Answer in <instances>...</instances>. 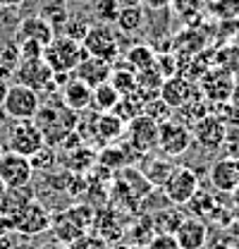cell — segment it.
<instances>
[{
  "label": "cell",
  "instance_id": "cell-3",
  "mask_svg": "<svg viewBox=\"0 0 239 249\" xmlns=\"http://www.w3.org/2000/svg\"><path fill=\"white\" fill-rule=\"evenodd\" d=\"M41 110V93L24 87V84H10L7 96H5V103H2V113L10 123H17V120H36Z\"/></svg>",
  "mask_w": 239,
  "mask_h": 249
},
{
  "label": "cell",
  "instance_id": "cell-29",
  "mask_svg": "<svg viewBox=\"0 0 239 249\" xmlns=\"http://www.w3.org/2000/svg\"><path fill=\"white\" fill-rule=\"evenodd\" d=\"M120 10L122 7H120L118 0H91V17H93V22L115 24Z\"/></svg>",
  "mask_w": 239,
  "mask_h": 249
},
{
  "label": "cell",
  "instance_id": "cell-16",
  "mask_svg": "<svg viewBox=\"0 0 239 249\" xmlns=\"http://www.w3.org/2000/svg\"><path fill=\"white\" fill-rule=\"evenodd\" d=\"M74 77H79L82 82H86L91 89L98 87V84H105L110 82V74H113V62L101 60V58H93V55H84L82 62L77 65V70L72 72Z\"/></svg>",
  "mask_w": 239,
  "mask_h": 249
},
{
  "label": "cell",
  "instance_id": "cell-26",
  "mask_svg": "<svg viewBox=\"0 0 239 249\" xmlns=\"http://www.w3.org/2000/svg\"><path fill=\"white\" fill-rule=\"evenodd\" d=\"M22 60V55H19V46H17V41L15 38H10V41H2L0 43V77H12L15 74V70H17V65Z\"/></svg>",
  "mask_w": 239,
  "mask_h": 249
},
{
  "label": "cell",
  "instance_id": "cell-14",
  "mask_svg": "<svg viewBox=\"0 0 239 249\" xmlns=\"http://www.w3.org/2000/svg\"><path fill=\"white\" fill-rule=\"evenodd\" d=\"M60 98L65 103V108L74 110V113H82L91 108V98H93V89H91L86 82H82L79 77H69L60 84Z\"/></svg>",
  "mask_w": 239,
  "mask_h": 249
},
{
  "label": "cell",
  "instance_id": "cell-9",
  "mask_svg": "<svg viewBox=\"0 0 239 249\" xmlns=\"http://www.w3.org/2000/svg\"><path fill=\"white\" fill-rule=\"evenodd\" d=\"M191 129L184 123L177 120H168V123L158 124V151L165 158H177L187 154V149L191 146Z\"/></svg>",
  "mask_w": 239,
  "mask_h": 249
},
{
  "label": "cell",
  "instance_id": "cell-17",
  "mask_svg": "<svg viewBox=\"0 0 239 249\" xmlns=\"http://www.w3.org/2000/svg\"><path fill=\"white\" fill-rule=\"evenodd\" d=\"M194 84L187 79V77H182V74H172V77H168L165 82H163V87H160V91L158 96L172 108V110H179L191 96H194Z\"/></svg>",
  "mask_w": 239,
  "mask_h": 249
},
{
  "label": "cell",
  "instance_id": "cell-12",
  "mask_svg": "<svg viewBox=\"0 0 239 249\" xmlns=\"http://www.w3.org/2000/svg\"><path fill=\"white\" fill-rule=\"evenodd\" d=\"M127 132H129V144L139 154H149L153 149H158V123H153L146 115H139V118L129 120Z\"/></svg>",
  "mask_w": 239,
  "mask_h": 249
},
{
  "label": "cell",
  "instance_id": "cell-45",
  "mask_svg": "<svg viewBox=\"0 0 239 249\" xmlns=\"http://www.w3.org/2000/svg\"><path fill=\"white\" fill-rule=\"evenodd\" d=\"M69 2H91V0H67V5H69Z\"/></svg>",
  "mask_w": 239,
  "mask_h": 249
},
{
  "label": "cell",
  "instance_id": "cell-13",
  "mask_svg": "<svg viewBox=\"0 0 239 249\" xmlns=\"http://www.w3.org/2000/svg\"><path fill=\"white\" fill-rule=\"evenodd\" d=\"M55 38V29L53 24L43 17V15H29L19 22V27L15 31V41H36L43 48Z\"/></svg>",
  "mask_w": 239,
  "mask_h": 249
},
{
  "label": "cell",
  "instance_id": "cell-22",
  "mask_svg": "<svg viewBox=\"0 0 239 249\" xmlns=\"http://www.w3.org/2000/svg\"><path fill=\"white\" fill-rule=\"evenodd\" d=\"M144 22H146V12L141 5H132V7H122L115 19V27L122 34H137V31L144 29Z\"/></svg>",
  "mask_w": 239,
  "mask_h": 249
},
{
  "label": "cell",
  "instance_id": "cell-39",
  "mask_svg": "<svg viewBox=\"0 0 239 249\" xmlns=\"http://www.w3.org/2000/svg\"><path fill=\"white\" fill-rule=\"evenodd\" d=\"M27 0H0V7H19L24 5Z\"/></svg>",
  "mask_w": 239,
  "mask_h": 249
},
{
  "label": "cell",
  "instance_id": "cell-5",
  "mask_svg": "<svg viewBox=\"0 0 239 249\" xmlns=\"http://www.w3.org/2000/svg\"><path fill=\"white\" fill-rule=\"evenodd\" d=\"M82 46L93 58L115 62V58L120 55V38H118V31H115V24L91 22L89 31H86V38L82 41Z\"/></svg>",
  "mask_w": 239,
  "mask_h": 249
},
{
  "label": "cell",
  "instance_id": "cell-18",
  "mask_svg": "<svg viewBox=\"0 0 239 249\" xmlns=\"http://www.w3.org/2000/svg\"><path fill=\"white\" fill-rule=\"evenodd\" d=\"M210 185L215 187L218 192H235L239 189V163L235 158L225 156L220 160L213 163L210 168Z\"/></svg>",
  "mask_w": 239,
  "mask_h": 249
},
{
  "label": "cell",
  "instance_id": "cell-21",
  "mask_svg": "<svg viewBox=\"0 0 239 249\" xmlns=\"http://www.w3.org/2000/svg\"><path fill=\"white\" fill-rule=\"evenodd\" d=\"M124 132H127V123L113 110L110 113H101L96 118V134H98V139L103 144H110V142L120 139Z\"/></svg>",
  "mask_w": 239,
  "mask_h": 249
},
{
  "label": "cell",
  "instance_id": "cell-31",
  "mask_svg": "<svg viewBox=\"0 0 239 249\" xmlns=\"http://www.w3.org/2000/svg\"><path fill=\"white\" fill-rule=\"evenodd\" d=\"M153 228L158 230V232H168V235H175V230H177V225L182 223V213H179L177 209L172 206V209H160V211H155L153 216Z\"/></svg>",
  "mask_w": 239,
  "mask_h": 249
},
{
  "label": "cell",
  "instance_id": "cell-24",
  "mask_svg": "<svg viewBox=\"0 0 239 249\" xmlns=\"http://www.w3.org/2000/svg\"><path fill=\"white\" fill-rule=\"evenodd\" d=\"M120 96L118 89L110 84V82H105V84H98V87H93V98H91V106L98 110V113H110V110H115V106L120 103Z\"/></svg>",
  "mask_w": 239,
  "mask_h": 249
},
{
  "label": "cell",
  "instance_id": "cell-44",
  "mask_svg": "<svg viewBox=\"0 0 239 249\" xmlns=\"http://www.w3.org/2000/svg\"><path fill=\"white\" fill-rule=\"evenodd\" d=\"M7 123V118H5V113H2V110H0V127H2V124Z\"/></svg>",
  "mask_w": 239,
  "mask_h": 249
},
{
  "label": "cell",
  "instance_id": "cell-19",
  "mask_svg": "<svg viewBox=\"0 0 239 249\" xmlns=\"http://www.w3.org/2000/svg\"><path fill=\"white\" fill-rule=\"evenodd\" d=\"M34 189L29 187H12L5 189V194L0 196V216H5L10 223H15V218L24 211V206L34 201Z\"/></svg>",
  "mask_w": 239,
  "mask_h": 249
},
{
  "label": "cell",
  "instance_id": "cell-6",
  "mask_svg": "<svg viewBox=\"0 0 239 249\" xmlns=\"http://www.w3.org/2000/svg\"><path fill=\"white\" fill-rule=\"evenodd\" d=\"M17 84H24L38 93H48V91H58V82H55V72L48 67V62L43 58H31V60H19L15 74Z\"/></svg>",
  "mask_w": 239,
  "mask_h": 249
},
{
  "label": "cell",
  "instance_id": "cell-27",
  "mask_svg": "<svg viewBox=\"0 0 239 249\" xmlns=\"http://www.w3.org/2000/svg\"><path fill=\"white\" fill-rule=\"evenodd\" d=\"M89 27H91V19L86 15H82V12H69L67 19H65V24H62V29H60V34H65L67 38L82 43V41L86 38Z\"/></svg>",
  "mask_w": 239,
  "mask_h": 249
},
{
  "label": "cell",
  "instance_id": "cell-30",
  "mask_svg": "<svg viewBox=\"0 0 239 249\" xmlns=\"http://www.w3.org/2000/svg\"><path fill=\"white\" fill-rule=\"evenodd\" d=\"M144 170H146V173H144L146 182H149L151 187H160L165 180H168V175H170L172 165L165 160V156H160V158H151Z\"/></svg>",
  "mask_w": 239,
  "mask_h": 249
},
{
  "label": "cell",
  "instance_id": "cell-7",
  "mask_svg": "<svg viewBox=\"0 0 239 249\" xmlns=\"http://www.w3.org/2000/svg\"><path fill=\"white\" fill-rule=\"evenodd\" d=\"M160 189L172 206H187L199 192V175L187 165H177L170 170L168 180L160 185Z\"/></svg>",
  "mask_w": 239,
  "mask_h": 249
},
{
  "label": "cell",
  "instance_id": "cell-35",
  "mask_svg": "<svg viewBox=\"0 0 239 249\" xmlns=\"http://www.w3.org/2000/svg\"><path fill=\"white\" fill-rule=\"evenodd\" d=\"M146 249H182L179 242L175 240V235H168V232H155L149 240Z\"/></svg>",
  "mask_w": 239,
  "mask_h": 249
},
{
  "label": "cell",
  "instance_id": "cell-10",
  "mask_svg": "<svg viewBox=\"0 0 239 249\" xmlns=\"http://www.w3.org/2000/svg\"><path fill=\"white\" fill-rule=\"evenodd\" d=\"M34 178V168H31L29 156L15 154L10 149H5L0 154V180L7 189L12 187H29Z\"/></svg>",
  "mask_w": 239,
  "mask_h": 249
},
{
  "label": "cell",
  "instance_id": "cell-36",
  "mask_svg": "<svg viewBox=\"0 0 239 249\" xmlns=\"http://www.w3.org/2000/svg\"><path fill=\"white\" fill-rule=\"evenodd\" d=\"M170 2L172 0H141V7H146V10H165V7H170Z\"/></svg>",
  "mask_w": 239,
  "mask_h": 249
},
{
  "label": "cell",
  "instance_id": "cell-33",
  "mask_svg": "<svg viewBox=\"0 0 239 249\" xmlns=\"http://www.w3.org/2000/svg\"><path fill=\"white\" fill-rule=\"evenodd\" d=\"M29 160H31L34 173L51 170V168H53V163H55V151H53V149H48V144H46V146H41L34 156H29Z\"/></svg>",
  "mask_w": 239,
  "mask_h": 249
},
{
  "label": "cell",
  "instance_id": "cell-28",
  "mask_svg": "<svg viewBox=\"0 0 239 249\" xmlns=\"http://www.w3.org/2000/svg\"><path fill=\"white\" fill-rule=\"evenodd\" d=\"M124 60H127V65H129L132 70L141 72V70H146V67H151V65H155V53H153L151 46L139 43V46H132V48L127 51Z\"/></svg>",
  "mask_w": 239,
  "mask_h": 249
},
{
  "label": "cell",
  "instance_id": "cell-20",
  "mask_svg": "<svg viewBox=\"0 0 239 249\" xmlns=\"http://www.w3.org/2000/svg\"><path fill=\"white\" fill-rule=\"evenodd\" d=\"M201 89L206 91V98L213 101V103H218V101L227 103V101L232 98V91H235V82H232V77H230L227 72L215 70V72H208V74L204 77Z\"/></svg>",
  "mask_w": 239,
  "mask_h": 249
},
{
  "label": "cell",
  "instance_id": "cell-42",
  "mask_svg": "<svg viewBox=\"0 0 239 249\" xmlns=\"http://www.w3.org/2000/svg\"><path fill=\"white\" fill-rule=\"evenodd\" d=\"M120 7H132V5H141V0H118Z\"/></svg>",
  "mask_w": 239,
  "mask_h": 249
},
{
  "label": "cell",
  "instance_id": "cell-15",
  "mask_svg": "<svg viewBox=\"0 0 239 249\" xmlns=\"http://www.w3.org/2000/svg\"><path fill=\"white\" fill-rule=\"evenodd\" d=\"M175 240L182 249H206L208 242V228L201 218H182L175 230Z\"/></svg>",
  "mask_w": 239,
  "mask_h": 249
},
{
  "label": "cell",
  "instance_id": "cell-34",
  "mask_svg": "<svg viewBox=\"0 0 239 249\" xmlns=\"http://www.w3.org/2000/svg\"><path fill=\"white\" fill-rule=\"evenodd\" d=\"M69 249H110V242L108 240H103L98 232H93V235H82L77 242H72Z\"/></svg>",
  "mask_w": 239,
  "mask_h": 249
},
{
  "label": "cell",
  "instance_id": "cell-41",
  "mask_svg": "<svg viewBox=\"0 0 239 249\" xmlns=\"http://www.w3.org/2000/svg\"><path fill=\"white\" fill-rule=\"evenodd\" d=\"M12 249H38V247H36V245H31L29 240H22V242H15Z\"/></svg>",
  "mask_w": 239,
  "mask_h": 249
},
{
  "label": "cell",
  "instance_id": "cell-25",
  "mask_svg": "<svg viewBox=\"0 0 239 249\" xmlns=\"http://www.w3.org/2000/svg\"><path fill=\"white\" fill-rule=\"evenodd\" d=\"M144 101H146V96H144L141 91L127 93V96H122V98H120V103L115 106V110H113V113H118L124 123H129V120H134V118L144 115Z\"/></svg>",
  "mask_w": 239,
  "mask_h": 249
},
{
  "label": "cell",
  "instance_id": "cell-2",
  "mask_svg": "<svg viewBox=\"0 0 239 249\" xmlns=\"http://www.w3.org/2000/svg\"><path fill=\"white\" fill-rule=\"evenodd\" d=\"M84 55H86L84 46L67 38L65 34H55V38L43 48V60L48 62V67L55 74H72Z\"/></svg>",
  "mask_w": 239,
  "mask_h": 249
},
{
  "label": "cell",
  "instance_id": "cell-38",
  "mask_svg": "<svg viewBox=\"0 0 239 249\" xmlns=\"http://www.w3.org/2000/svg\"><path fill=\"white\" fill-rule=\"evenodd\" d=\"M7 89H10V82L5 77H0V110H2V103H5V96H7Z\"/></svg>",
  "mask_w": 239,
  "mask_h": 249
},
{
  "label": "cell",
  "instance_id": "cell-32",
  "mask_svg": "<svg viewBox=\"0 0 239 249\" xmlns=\"http://www.w3.org/2000/svg\"><path fill=\"white\" fill-rule=\"evenodd\" d=\"M170 113H172V108H170L158 93H155V96H149V98L144 101V115L151 118L153 123L163 124V123H168V120H172Z\"/></svg>",
  "mask_w": 239,
  "mask_h": 249
},
{
  "label": "cell",
  "instance_id": "cell-11",
  "mask_svg": "<svg viewBox=\"0 0 239 249\" xmlns=\"http://www.w3.org/2000/svg\"><path fill=\"white\" fill-rule=\"evenodd\" d=\"M225 134H227V127L215 113H208V115H204L201 120H196L191 124V137L196 139V144H201L208 151L222 149Z\"/></svg>",
  "mask_w": 239,
  "mask_h": 249
},
{
  "label": "cell",
  "instance_id": "cell-37",
  "mask_svg": "<svg viewBox=\"0 0 239 249\" xmlns=\"http://www.w3.org/2000/svg\"><path fill=\"white\" fill-rule=\"evenodd\" d=\"M7 232H15V228H12V223H10L7 218L0 216V237H2V235H7Z\"/></svg>",
  "mask_w": 239,
  "mask_h": 249
},
{
  "label": "cell",
  "instance_id": "cell-4",
  "mask_svg": "<svg viewBox=\"0 0 239 249\" xmlns=\"http://www.w3.org/2000/svg\"><path fill=\"white\" fill-rule=\"evenodd\" d=\"M41 146H46V137L36 120H17L7 127L5 149L22 156H34Z\"/></svg>",
  "mask_w": 239,
  "mask_h": 249
},
{
  "label": "cell",
  "instance_id": "cell-8",
  "mask_svg": "<svg viewBox=\"0 0 239 249\" xmlns=\"http://www.w3.org/2000/svg\"><path fill=\"white\" fill-rule=\"evenodd\" d=\"M51 223H53V211H48L46 204H41L38 199L29 201L24 206V211L15 218L12 228L19 237H36V235H43L51 230Z\"/></svg>",
  "mask_w": 239,
  "mask_h": 249
},
{
  "label": "cell",
  "instance_id": "cell-43",
  "mask_svg": "<svg viewBox=\"0 0 239 249\" xmlns=\"http://www.w3.org/2000/svg\"><path fill=\"white\" fill-rule=\"evenodd\" d=\"M120 249H146V247H141V245H132V242H129L127 247H120Z\"/></svg>",
  "mask_w": 239,
  "mask_h": 249
},
{
  "label": "cell",
  "instance_id": "cell-23",
  "mask_svg": "<svg viewBox=\"0 0 239 249\" xmlns=\"http://www.w3.org/2000/svg\"><path fill=\"white\" fill-rule=\"evenodd\" d=\"M110 84L118 89L120 96L139 91V79H137V70H132L129 65H113V74H110Z\"/></svg>",
  "mask_w": 239,
  "mask_h": 249
},
{
  "label": "cell",
  "instance_id": "cell-1",
  "mask_svg": "<svg viewBox=\"0 0 239 249\" xmlns=\"http://www.w3.org/2000/svg\"><path fill=\"white\" fill-rule=\"evenodd\" d=\"M93 220H96V216H93L91 206H84V204H77V206H69L60 213H53V223H51L53 240L69 247L82 235H86V230Z\"/></svg>",
  "mask_w": 239,
  "mask_h": 249
},
{
  "label": "cell",
  "instance_id": "cell-40",
  "mask_svg": "<svg viewBox=\"0 0 239 249\" xmlns=\"http://www.w3.org/2000/svg\"><path fill=\"white\" fill-rule=\"evenodd\" d=\"M38 249H69V247L62 245V242H58V240H53V242H46L43 247H38Z\"/></svg>",
  "mask_w": 239,
  "mask_h": 249
}]
</instances>
